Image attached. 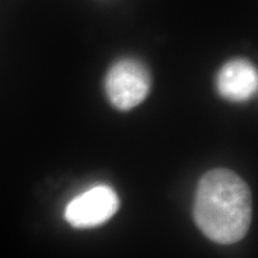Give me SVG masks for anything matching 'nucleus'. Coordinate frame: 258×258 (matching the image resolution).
Here are the masks:
<instances>
[{"label":"nucleus","instance_id":"7ed1b4c3","mask_svg":"<svg viewBox=\"0 0 258 258\" xmlns=\"http://www.w3.org/2000/svg\"><path fill=\"white\" fill-rule=\"evenodd\" d=\"M120 199L109 185H96L74 198L64 209V219L76 228H93L114 217Z\"/></svg>","mask_w":258,"mask_h":258},{"label":"nucleus","instance_id":"20e7f679","mask_svg":"<svg viewBox=\"0 0 258 258\" xmlns=\"http://www.w3.org/2000/svg\"><path fill=\"white\" fill-rule=\"evenodd\" d=\"M258 74L246 59H233L221 67L217 76L220 96L231 102H246L256 95Z\"/></svg>","mask_w":258,"mask_h":258},{"label":"nucleus","instance_id":"f257e3e1","mask_svg":"<svg viewBox=\"0 0 258 258\" xmlns=\"http://www.w3.org/2000/svg\"><path fill=\"white\" fill-rule=\"evenodd\" d=\"M194 221L208 239L231 245L243 239L252 221V195L246 182L228 169L205 173L196 188Z\"/></svg>","mask_w":258,"mask_h":258},{"label":"nucleus","instance_id":"f03ea898","mask_svg":"<svg viewBox=\"0 0 258 258\" xmlns=\"http://www.w3.org/2000/svg\"><path fill=\"white\" fill-rule=\"evenodd\" d=\"M151 89V76L144 63L134 59L117 61L105 78L109 101L118 110H129L146 99Z\"/></svg>","mask_w":258,"mask_h":258}]
</instances>
